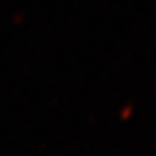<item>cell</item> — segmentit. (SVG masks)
I'll return each instance as SVG.
<instances>
[{
	"mask_svg": "<svg viewBox=\"0 0 156 156\" xmlns=\"http://www.w3.org/2000/svg\"><path fill=\"white\" fill-rule=\"evenodd\" d=\"M127 116H130V108H128V109H125V111H123V118H127Z\"/></svg>",
	"mask_w": 156,
	"mask_h": 156,
	"instance_id": "obj_1",
	"label": "cell"
}]
</instances>
